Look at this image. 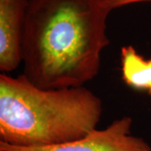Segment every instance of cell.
<instances>
[{
	"instance_id": "obj_1",
	"label": "cell",
	"mask_w": 151,
	"mask_h": 151,
	"mask_svg": "<svg viewBox=\"0 0 151 151\" xmlns=\"http://www.w3.org/2000/svg\"><path fill=\"white\" fill-rule=\"evenodd\" d=\"M111 11L101 0H29L23 75L43 89L82 86L99 72Z\"/></svg>"
},
{
	"instance_id": "obj_2",
	"label": "cell",
	"mask_w": 151,
	"mask_h": 151,
	"mask_svg": "<svg viewBox=\"0 0 151 151\" xmlns=\"http://www.w3.org/2000/svg\"><path fill=\"white\" fill-rule=\"evenodd\" d=\"M102 101L84 86L43 89L21 74L0 75V142L47 147L80 139L97 129Z\"/></svg>"
},
{
	"instance_id": "obj_3",
	"label": "cell",
	"mask_w": 151,
	"mask_h": 151,
	"mask_svg": "<svg viewBox=\"0 0 151 151\" xmlns=\"http://www.w3.org/2000/svg\"><path fill=\"white\" fill-rule=\"evenodd\" d=\"M133 120L129 116L114 120L106 129L93 130L80 139L47 147H17L0 142L5 151H151L143 139L130 134Z\"/></svg>"
},
{
	"instance_id": "obj_4",
	"label": "cell",
	"mask_w": 151,
	"mask_h": 151,
	"mask_svg": "<svg viewBox=\"0 0 151 151\" xmlns=\"http://www.w3.org/2000/svg\"><path fill=\"white\" fill-rule=\"evenodd\" d=\"M29 0H0V70L10 72L22 62Z\"/></svg>"
},
{
	"instance_id": "obj_5",
	"label": "cell",
	"mask_w": 151,
	"mask_h": 151,
	"mask_svg": "<svg viewBox=\"0 0 151 151\" xmlns=\"http://www.w3.org/2000/svg\"><path fill=\"white\" fill-rule=\"evenodd\" d=\"M121 71L122 79L127 86L151 95V58L145 59L133 45L123 46Z\"/></svg>"
},
{
	"instance_id": "obj_6",
	"label": "cell",
	"mask_w": 151,
	"mask_h": 151,
	"mask_svg": "<svg viewBox=\"0 0 151 151\" xmlns=\"http://www.w3.org/2000/svg\"><path fill=\"white\" fill-rule=\"evenodd\" d=\"M151 0H101L102 4L105 8H107L108 10L112 11L115 9H119L123 6L139 3V2H147Z\"/></svg>"
},
{
	"instance_id": "obj_7",
	"label": "cell",
	"mask_w": 151,
	"mask_h": 151,
	"mask_svg": "<svg viewBox=\"0 0 151 151\" xmlns=\"http://www.w3.org/2000/svg\"><path fill=\"white\" fill-rule=\"evenodd\" d=\"M0 151H5V150H0Z\"/></svg>"
}]
</instances>
